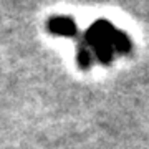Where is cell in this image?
<instances>
[{
  "label": "cell",
  "instance_id": "cell-2",
  "mask_svg": "<svg viewBox=\"0 0 149 149\" xmlns=\"http://www.w3.org/2000/svg\"><path fill=\"white\" fill-rule=\"evenodd\" d=\"M48 30L53 35H61V37L76 38L78 37V28L70 17H52L48 20Z\"/></svg>",
  "mask_w": 149,
  "mask_h": 149
},
{
  "label": "cell",
  "instance_id": "cell-1",
  "mask_svg": "<svg viewBox=\"0 0 149 149\" xmlns=\"http://www.w3.org/2000/svg\"><path fill=\"white\" fill-rule=\"evenodd\" d=\"M81 43L101 63H109L114 52L128 53L131 50V40L104 20L93 23L88 28V32H85Z\"/></svg>",
  "mask_w": 149,
  "mask_h": 149
}]
</instances>
